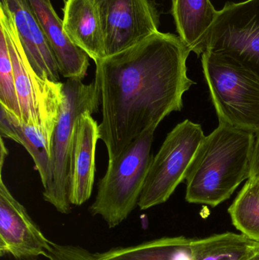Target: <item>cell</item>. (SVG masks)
Returning <instances> with one entry per match:
<instances>
[{
  "label": "cell",
  "mask_w": 259,
  "mask_h": 260,
  "mask_svg": "<svg viewBox=\"0 0 259 260\" xmlns=\"http://www.w3.org/2000/svg\"><path fill=\"white\" fill-rule=\"evenodd\" d=\"M191 53L178 35L158 31L96 61L94 82L101 108L99 136L108 160L172 112L195 82L187 76Z\"/></svg>",
  "instance_id": "1"
},
{
  "label": "cell",
  "mask_w": 259,
  "mask_h": 260,
  "mask_svg": "<svg viewBox=\"0 0 259 260\" xmlns=\"http://www.w3.org/2000/svg\"><path fill=\"white\" fill-rule=\"evenodd\" d=\"M255 133L219 123L205 139L187 173L186 200L215 207L250 178Z\"/></svg>",
  "instance_id": "2"
},
{
  "label": "cell",
  "mask_w": 259,
  "mask_h": 260,
  "mask_svg": "<svg viewBox=\"0 0 259 260\" xmlns=\"http://www.w3.org/2000/svg\"><path fill=\"white\" fill-rule=\"evenodd\" d=\"M156 129L151 128L120 155L108 160L89 212L94 216L101 217L109 229L120 225L138 206L153 157L151 151Z\"/></svg>",
  "instance_id": "3"
},
{
  "label": "cell",
  "mask_w": 259,
  "mask_h": 260,
  "mask_svg": "<svg viewBox=\"0 0 259 260\" xmlns=\"http://www.w3.org/2000/svg\"><path fill=\"white\" fill-rule=\"evenodd\" d=\"M204 76L219 123L256 133L259 78L235 59L211 51L202 54Z\"/></svg>",
  "instance_id": "4"
},
{
  "label": "cell",
  "mask_w": 259,
  "mask_h": 260,
  "mask_svg": "<svg viewBox=\"0 0 259 260\" xmlns=\"http://www.w3.org/2000/svg\"><path fill=\"white\" fill-rule=\"evenodd\" d=\"M0 27L6 33L9 46L21 122L39 129L51 142L63 101L64 83L36 74L26 56L10 15L2 6Z\"/></svg>",
  "instance_id": "5"
},
{
  "label": "cell",
  "mask_w": 259,
  "mask_h": 260,
  "mask_svg": "<svg viewBox=\"0 0 259 260\" xmlns=\"http://www.w3.org/2000/svg\"><path fill=\"white\" fill-rule=\"evenodd\" d=\"M63 101L51 140L50 178L44 188V200L59 213L71 212L68 198V165L70 144L75 126L81 114L86 111L98 112L100 99L95 82L67 79L64 83Z\"/></svg>",
  "instance_id": "6"
},
{
  "label": "cell",
  "mask_w": 259,
  "mask_h": 260,
  "mask_svg": "<svg viewBox=\"0 0 259 260\" xmlns=\"http://www.w3.org/2000/svg\"><path fill=\"white\" fill-rule=\"evenodd\" d=\"M205 136L201 125L189 120L167 134L149 165L138 206L146 210L166 203L186 180L190 165Z\"/></svg>",
  "instance_id": "7"
},
{
  "label": "cell",
  "mask_w": 259,
  "mask_h": 260,
  "mask_svg": "<svg viewBox=\"0 0 259 260\" xmlns=\"http://www.w3.org/2000/svg\"><path fill=\"white\" fill-rule=\"evenodd\" d=\"M205 51L229 56L259 78V0L227 3L207 35Z\"/></svg>",
  "instance_id": "8"
},
{
  "label": "cell",
  "mask_w": 259,
  "mask_h": 260,
  "mask_svg": "<svg viewBox=\"0 0 259 260\" xmlns=\"http://www.w3.org/2000/svg\"><path fill=\"white\" fill-rule=\"evenodd\" d=\"M100 17L106 56L159 31L160 13L152 0H93Z\"/></svg>",
  "instance_id": "9"
},
{
  "label": "cell",
  "mask_w": 259,
  "mask_h": 260,
  "mask_svg": "<svg viewBox=\"0 0 259 260\" xmlns=\"http://www.w3.org/2000/svg\"><path fill=\"white\" fill-rule=\"evenodd\" d=\"M0 180V254L17 260L47 258L51 241Z\"/></svg>",
  "instance_id": "10"
},
{
  "label": "cell",
  "mask_w": 259,
  "mask_h": 260,
  "mask_svg": "<svg viewBox=\"0 0 259 260\" xmlns=\"http://www.w3.org/2000/svg\"><path fill=\"white\" fill-rule=\"evenodd\" d=\"M92 113L81 114L70 144L68 165V198L70 204L80 206L92 194L95 176V156L99 125Z\"/></svg>",
  "instance_id": "11"
},
{
  "label": "cell",
  "mask_w": 259,
  "mask_h": 260,
  "mask_svg": "<svg viewBox=\"0 0 259 260\" xmlns=\"http://www.w3.org/2000/svg\"><path fill=\"white\" fill-rule=\"evenodd\" d=\"M0 6L10 15L26 56L36 74L52 82H61L54 53L28 0H0Z\"/></svg>",
  "instance_id": "12"
},
{
  "label": "cell",
  "mask_w": 259,
  "mask_h": 260,
  "mask_svg": "<svg viewBox=\"0 0 259 260\" xmlns=\"http://www.w3.org/2000/svg\"><path fill=\"white\" fill-rule=\"evenodd\" d=\"M30 7L50 44L59 67L67 79L82 81L88 74L89 56L75 45L64 31L63 21L50 0H28Z\"/></svg>",
  "instance_id": "13"
},
{
  "label": "cell",
  "mask_w": 259,
  "mask_h": 260,
  "mask_svg": "<svg viewBox=\"0 0 259 260\" xmlns=\"http://www.w3.org/2000/svg\"><path fill=\"white\" fill-rule=\"evenodd\" d=\"M63 29L70 41L95 62L106 56L104 40L93 0H65Z\"/></svg>",
  "instance_id": "14"
},
{
  "label": "cell",
  "mask_w": 259,
  "mask_h": 260,
  "mask_svg": "<svg viewBox=\"0 0 259 260\" xmlns=\"http://www.w3.org/2000/svg\"><path fill=\"white\" fill-rule=\"evenodd\" d=\"M170 13L178 36L191 52L202 56L207 35L218 11L211 0H171Z\"/></svg>",
  "instance_id": "15"
},
{
  "label": "cell",
  "mask_w": 259,
  "mask_h": 260,
  "mask_svg": "<svg viewBox=\"0 0 259 260\" xmlns=\"http://www.w3.org/2000/svg\"><path fill=\"white\" fill-rule=\"evenodd\" d=\"M0 135L22 145L29 153L46 187L50 178L51 142L36 128L27 126L0 107Z\"/></svg>",
  "instance_id": "16"
},
{
  "label": "cell",
  "mask_w": 259,
  "mask_h": 260,
  "mask_svg": "<svg viewBox=\"0 0 259 260\" xmlns=\"http://www.w3.org/2000/svg\"><path fill=\"white\" fill-rule=\"evenodd\" d=\"M185 237L161 238L138 245L115 247L96 253L97 260H191L190 244Z\"/></svg>",
  "instance_id": "17"
},
{
  "label": "cell",
  "mask_w": 259,
  "mask_h": 260,
  "mask_svg": "<svg viewBox=\"0 0 259 260\" xmlns=\"http://www.w3.org/2000/svg\"><path fill=\"white\" fill-rule=\"evenodd\" d=\"M259 249V241L243 234L214 235L192 240L191 260H247Z\"/></svg>",
  "instance_id": "18"
},
{
  "label": "cell",
  "mask_w": 259,
  "mask_h": 260,
  "mask_svg": "<svg viewBox=\"0 0 259 260\" xmlns=\"http://www.w3.org/2000/svg\"><path fill=\"white\" fill-rule=\"evenodd\" d=\"M228 212L242 234L259 241V180H247Z\"/></svg>",
  "instance_id": "19"
},
{
  "label": "cell",
  "mask_w": 259,
  "mask_h": 260,
  "mask_svg": "<svg viewBox=\"0 0 259 260\" xmlns=\"http://www.w3.org/2000/svg\"><path fill=\"white\" fill-rule=\"evenodd\" d=\"M0 107L21 121V110L15 88L13 67L6 33L0 27Z\"/></svg>",
  "instance_id": "20"
},
{
  "label": "cell",
  "mask_w": 259,
  "mask_h": 260,
  "mask_svg": "<svg viewBox=\"0 0 259 260\" xmlns=\"http://www.w3.org/2000/svg\"><path fill=\"white\" fill-rule=\"evenodd\" d=\"M49 260H97L95 253L80 246L50 243Z\"/></svg>",
  "instance_id": "21"
},
{
  "label": "cell",
  "mask_w": 259,
  "mask_h": 260,
  "mask_svg": "<svg viewBox=\"0 0 259 260\" xmlns=\"http://www.w3.org/2000/svg\"><path fill=\"white\" fill-rule=\"evenodd\" d=\"M251 180H259V130L255 134L252 164H251Z\"/></svg>",
  "instance_id": "22"
},
{
  "label": "cell",
  "mask_w": 259,
  "mask_h": 260,
  "mask_svg": "<svg viewBox=\"0 0 259 260\" xmlns=\"http://www.w3.org/2000/svg\"><path fill=\"white\" fill-rule=\"evenodd\" d=\"M8 151L5 145L3 138L1 137V157H0V167H1V173H3V165H4L5 160L7 156Z\"/></svg>",
  "instance_id": "23"
},
{
  "label": "cell",
  "mask_w": 259,
  "mask_h": 260,
  "mask_svg": "<svg viewBox=\"0 0 259 260\" xmlns=\"http://www.w3.org/2000/svg\"><path fill=\"white\" fill-rule=\"evenodd\" d=\"M247 260H259V249L255 252Z\"/></svg>",
  "instance_id": "24"
}]
</instances>
